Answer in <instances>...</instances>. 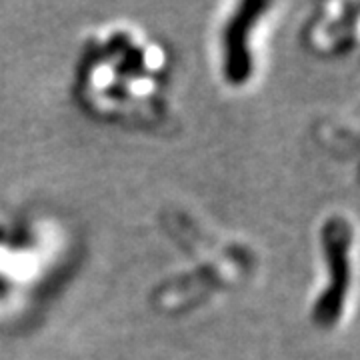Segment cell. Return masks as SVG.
Returning a JSON list of instances; mask_svg holds the SVG:
<instances>
[{
  "label": "cell",
  "instance_id": "1",
  "mask_svg": "<svg viewBox=\"0 0 360 360\" xmlns=\"http://www.w3.org/2000/svg\"><path fill=\"white\" fill-rule=\"evenodd\" d=\"M322 252L328 269V283L316 298L314 304V322L328 328L335 326L342 316L345 302L350 286V246H352V231L345 219H328L322 226L321 234Z\"/></svg>",
  "mask_w": 360,
  "mask_h": 360
},
{
  "label": "cell",
  "instance_id": "2",
  "mask_svg": "<svg viewBox=\"0 0 360 360\" xmlns=\"http://www.w3.org/2000/svg\"><path fill=\"white\" fill-rule=\"evenodd\" d=\"M269 8L262 0H248L236 6L224 26L222 34V70L224 78L232 86H240L252 77V52L250 34L260 20L262 13Z\"/></svg>",
  "mask_w": 360,
  "mask_h": 360
}]
</instances>
